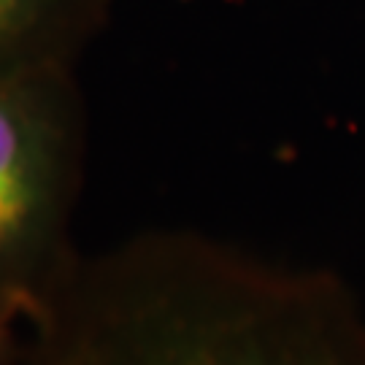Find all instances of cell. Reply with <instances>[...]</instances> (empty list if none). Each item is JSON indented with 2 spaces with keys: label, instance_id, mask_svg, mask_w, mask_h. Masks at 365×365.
<instances>
[{
  "label": "cell",
  "instance_id": "obj_3",
  "mask_svg": "<svg viewBox=\"0 0 365 365\" xmlns=\"http://www.w3.org/2000/svg\"><path fill=\"white\" fill-rule=\"evenodd\" d=\"M111 0H0V76L76 68L108 19Z\"/></svg>",
  "mask_w": 365,
  "mask_h": 365
},
{
  "label": "cell",
  "instance_id": "obj_1",
  "mask_svg": "<svg viewBox=\"0 0 365 365\" xmlns=\"http://www.w3.org/2000/svg\"><path fill=\"white\" fill-rule=\"evenodd\" d=\"M25 325V365H365L344 276L182 227L81 252Z\"/></svg>",
  "mask_w": 365,
  "mask_h": 365
},
{
  "label": "cell",
  "instance_id": "obj_2",
  "mask_svg": "<svg viewBox=\"0 0 365 365\" xmlns=\"http://www.w3.org/2000/svg\"><path fill=\"white\" fill-rule=\"evenodd\" d=\"M87 165L76 68L0 76V309L27 322L81 249L73 214Z\"/></svg>",
  "mask_w": 365,
  "mask_h": 365
},
{
  "label": "cell",
  "instance_id": "obj_4",
  "mask_svg": "<svg viewBox=\"0 0 365 365\" xmlns=\"http://www.w3.org/2000/svg\"><path fill=\"white\" fill-rule=\"evenodd\" d=\"M14 325H16V319L0 309V365L6 360V352H9V336H11Z\"/></svg>",
  "mask_w": 365,
  "mask_h": 365
}]
</instances>
